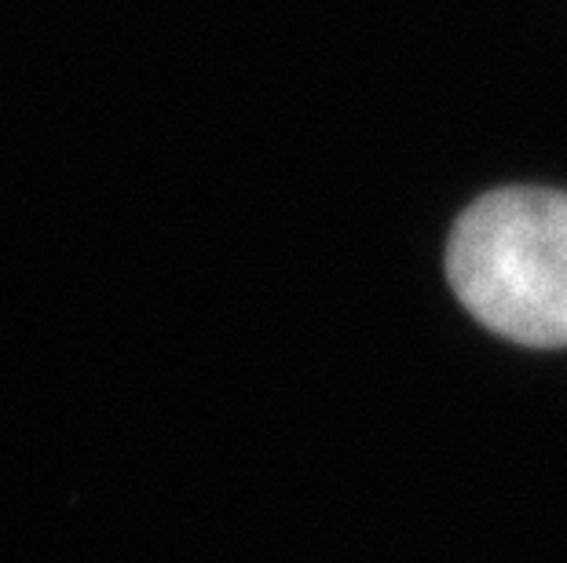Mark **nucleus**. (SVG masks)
<instances>
[{"instance_id": "obj_1", "label": "nucleus", "mask_w": 567, "mask_h": 563, "mask_svg": "<svg viewBox=\"0 0 567 563\" xmlns=\"http://www.w3.org/2000/svg\"><path fill=\"white\" fill-rule=\"evenodd\" d=\"M446 274L480 326L527 347H567V195L505 187L454 223Z\"/></svg>"}]
</instances>
